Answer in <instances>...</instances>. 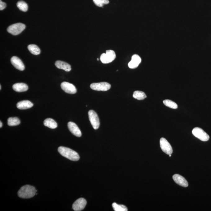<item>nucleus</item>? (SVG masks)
Listing matches in <instances>:
<instances>
[{
	"label": "nucleus",
	"instance_id": "f257e3e1",
	"mask_svg": "<svg viewBox=\"0 0 211 211\" xmlns=\"http://www.w3.org/2000/svg\"><path fill=\"white\" fill-rule=\"evenodd\" d=\"M58 151L62 156L73 161L79 160V155L76 152L69 148L61 146L58 148Z\"/></svg>",
	"mask_w": 211,
	"mask_h": 211
},
{
	"label": "nucleus",
	"instance_id": "f03ea898",
	"mask_svg": "<svg viewBox=\"0 0 211 211\" xmlns=\"http://www.w3.org/2000/svg\"><path fill=\"white\" fill-rule=\"evenodd\" d=\"M37 191L34 187L29 185H26L20 188L18 192V195L22 198L28 199L34 197L36 194Z\"/></svg>",
	"mask_w": 211,
	"mask_h": 211
},
{
	"label": "nucleus",
	"instance_id": "7ed1b4c3",
	"mask_svg": "<svg viewBox=\"0 0 211 211\" xmlns=\"http://www.w3.org/2000/svg\"><path fill=\"white\" fill-rule=\"evenodd\" d=\"M25 28V25L24 24L16 23L9 26L7 28V31L13 35H17L21 34Z\"/></svg>",
	"mask_w": 211,
	"mask_h": 211
},
{
	"label": "nucleus",
	"instance_id": "20e7f679",
	"mask_svg": "<svg viewBox=\"0 0 211 211\" xmlns=\"http://www.w3.org/2000/svg\"><path fill=\"white\" fill-rule=\"evenodd\" d=\"M115 58V52L111 50H109L106 51V53H103L101 55L100 60L104 64H107L111 63Z\"/></svg>",
	"mask_w": 211,
	"mask_h": 211
},
{
	"label": "nucleus",
	"instance_id": "39448f33",
	"mask_svg": "<svg viewBox=\"0 0 211 211\" xmlns=\"http://www.w3.org/2000/svg\"><path fill=\"white\" fill-rule=\"evenodd\" d=\"M192 133L194 136L200 141H209V136L200 128H194L192 130Z\"/></svg>",
	"mask_w": 211,
	"mask_h": 211
},
{
	"label": "nucleus",
	"instance_id": "423d86ee",
	"mask_svg": "<svg viewBox=\"0 0 211 211\" xmlns=\"http://www.w3.org/2000/svg\"><path fill=\"white\" fill-rule=\"evenodd\" d=\"M89 119L93 129H97L100 126V122L97 113L93 110H90L88 112Z\"/></svg>",
	"mask_w": 211,
	"mask_h": 211
},
{
	"label": "nucleus",
	"instance_id": "0eeeda50",
	"mask_svg": "<svg viewBox=\"0 0 211 211\" xmlns=\"http://www.w3.org/2000/svg\"><path fill=\"white\" fill-rule=\"evenodd\" d=\"M90 88L96 91H106L110 89V84L106 82L93 83L90 86Z\"/></svg>",
	"mask_w": 211,
	"mask_h": 211
},
{
	"label": "nucleus",
	"instance_id": "6e6552de",
	"mask_svg": "<svg viewBox=\"0 0 211 211\" xmlns=\"http://www.w3.org/2000/svg\"><path fill=\"white\" fill-rule=\"evenodd\" d=\"M160 146L162 151L167 155H171L173 153L172 147L165 138H162L160 140Z\"/></svg>",
	"mask_w": 211,
	"mask_h": 211
},
{
	"label": "nucleus",
	"instance_id": "1a4fd4ad",
	"mask_svg": "<svg viewBox=\"0 0 211 211\" xmlns=\"http://www.w3.org/2000/svg\"><path fill=\"white\" fill-rule=\"evenodd\" d=\"M62 89L66 93L69 94H75L77 92L76 87L73 84L67 82L62 83L61 84Z\"/></svg>",
	"mask_w": 211,
	"mask_h": 211
},
{
	"label": "nucleus",
	"instance_id": "9d476101",
	"mask_svg": "<svg viewBox=\"0 0 211 211\" xmlns=\"http://www.w3.org/2000/svg\"><path fill=\"white\" fill-rule=\"evenodd\" d=\"M87 204V200L83 198L77 200L72 205V209L75 211H82L84 209Z\"/></svg>",
	"mask_w": 211,
	"mask_h": 211
},
{
	"label": "nucleus",
	"instance_id": "9b49d317",
	"mask_svg": "<svg viewBox=\"0 0 211 211\" xmlns=\"http://www.w3.org/2000/svg\"><path fill=\"white\" fill-rule=\"evenodd\" d=\"M68 127L69 131L72 133L76 137H80L81 136L82 133L78 126L75 123L72 122H69L68 123Z\"/></svg>",
	"mask_w": 211,
	"mask_h": 211
},
{
	"label": "nucleus",
	"instance_id": "f8f14e48",
	"mask_svg": "<svg viewBox=\"0 0 211 211\" xmlns=\"http://www.w3.org/2000/svg\"><path fill=\"white\" fill-rule=\"evenodd\" d=\"M11 62L13 65L18 70L20 71H23L25 69V66L24 63L18 57L13 56L11 59Z\"/></svg>",
	"mask_w": 211,
	"mask_h": 211
},
{
	"label": "nucleus",
	"instance_id": "ddd939ff",
	"mask_svg": "<svg viewBox=\"0 0 211 211\" xmlns=\"http://www.w3.org/2000/svg\"><path fill=\"white\" fill-rule=\"evenodd\" d=\"M173 177L174 181L177 184L182 186L185 187H186L188 186V184L187 181L181 175L176 174L173 175Z\"/></svg>",
	"mask_w": 211,
	"mask_h": 211
},
{
	"label": "nucleus",
	"instance_id": "4468645a",
	"mask_svg": "<svg viewBox=\"0 0 211 211\" xmlns=\"http://www.w3.org/2000/svg\"><path fill=\"white\" fill-rule=\"evenodd\" d=\"M141 62V58L139 56L134 55L132 56V60L128 63V67L129 68L134 69L138 67Z\"/></svg>",
	"mask_w": 211,
	"mask_h": 211
},
{
	"label": "nucleus",
	"instance_id": "2eb2a0df",
	"mask_svg": "<svg viewBox=\"0 0 211 211\" xmlns=\"http://www.w3.org/2000/svg\"><path fill=\"white\" fill-rule=\"evenodd\" d=\"M34 106L31 102L29 101L25 100L18 102L16 104V107L18 109L20 110H25L32 107Z\"/></svg>",
	"mask_w": 211,
	"mask_h": 211
},
{
	"label": "nucleus",
	"instance_id": "dca6fc26",
	"mask_svg": "<svg viewBox=\"0 0 211 211\" xmlns=\"http://www.w3.org/2000/svg\"><path fill=\"white\" fill-rule=\"evenodd\" d=\"M55 65L58 69H62L66 72H70L71 70V66L67 63L61 61H57Z\"/></svg>",
	"mask_w": 211,
	"mask_h": 211
},
{
	"label": "nucleus",
	"instance_id": "f3484780",
	"mask_svg": "<svg viewBox=\"0 0 211 211\" xmlns=\"http://www.w3.org/2000/svg\"><path fill=\"white\" fill-rule=\"evenodd\" d=\"M13 88L15 91L21 92L27 91L28 87L26 84L24 83H17L13 84Z\"/></svg>",
	"mask_w": 211,
	"mask_h": 211
},
{
	"label": "nucleus",
	"instance_id": "a211bd4d",
	"mask_svg": "<svg viewBox=\"0 0 211 211\" xmlns=\"http://www.w3.org/2000/svg\"><path fill=\"white\" fill-rule=\"evenodd\" d=\"M45 126L51 129H55L58 126V124L56 122L52 119L47 118L43 122Z\"/></svg>",
	"mask_w": 211,
	"mask_h": 211
},
{
	"label": "nucleus",
	"instance_id": "6ab92c4d",
	"mask_svg": "<svg viewBox=\"0 0 211 211\" xmlns=\"http://www.w3.org/2000/svg\"><path fill=\"white\" fill-rule=\"evenodd\" d=\"M29 51L34 55H37L40 53V50L37 45L31 44L28 46Z\"/></svg>",
	"mask_w": 211,
	"mask_h": 211
},
{
	"label": "nucleus",
	"instance_id": "aec40b11",
	"mask_svg": "<svg viewBox=\"0 0 211 211\" xmlns=\"http://www.w3.org/2000/svg\"><path fill=\"white\" fill-rule=\"evenodd\" d=\"M134 98L138 100H142L146 98L147 97L146 94L144 92L140 91H136L134 92L133 94Z\"/></svg>",
	"mask_w": 211,
	"mask_h": 211
},
{
	"label": "nucleus",
	"instance_id": "412c9836",
	"mask_svg": "<svg viewBox=\"0 0 211 211\" xmlns=\"http://www.w3.org/2000/svg\"><path fill=\"white\" fill-rule=\"evenodd\" d=\"M20 123V120L17 117H10L7 120V124L9 126H16Z\"/></svg>",
	"mask_w": 211,
	"mask_h": 211
},
{
	"label": "nucleus",
	"instance_id": "4be33fe9",
	"mask_svg": "<svg viewBox=\"0 0 211 211\" xmlns=\"http://www.w3.org/2000/svg\"><path fill=\"white\" fill-rule=\"evenodd\" d=\"M17 7L20 10L24 12H26L28 10V5L25 1H19L17 3Z\"/></svg>",
	"mask_w": 211,
	"mask_h": 211
},
{
	"label": "nucleus",
	"instance_id": "5701e85b",
	"mask_svg": "<svg viewBox=\"0 0 211 211\" xmlns=\"http://www.w3.org/2000/svg\"><path fill=\"white\" fill-rule=\"evenodd\" d=\"M114 210L115 211H128L127 208L123 205L117 204L115 203H113L112 205Z\"/></svg>",
	"mask_w": 211,
	"mask_h": 211
},
{
	"label": "nucleus",
	"instance_id": "b1692460",
	"mask_svg": "<svg viewBox=\"0 0 211 211\" xmlns=\"http://www.w3.org/2000/svg\"><path fill=\"white\" fill-rule=\"evenodd\" d=\"M163 103L166 106L170 108H173V109H176L178 107L177 104L173 101L168 100V99H166V100H164Z\"/></svg>",
	"mask_w": 211,
	"mask_h": 211
},
{
	"label": "nucleus",
	"instance_id": "393cba45",
	"mask_svg": "<svg viewBox=\"0 0 211 211\" xmlns=\"http://www.w3.org/2000/svg\"><path fill=\"white\" fill-rule=\"evenodd\" d=\"M93 1L96 6L99 7H102L109 3L108 0H93Z\"/></svg>",
	"mask_w": 211,
	"mask_h": 211
},
{
	"label": "nucleus",
	"instance_id": "a878e982",
	"mask_svg": "<svg viewBox=\"0 0 211 211\" xmlns=\"http://www.w3.org/2000/svg\"><path fill=\"white\" fill-rule=\"evenodd\" d=\"M6 7H7V5H6L5 3L3 2L1 0L0 1V10H4L6 8Z\"/></svg>",
	"mask_w": 211,
	"mask_h": 211
},
{
	"label": "nucleus",
	"instance_id": "bb28decb",
	"mask_svg": "<svg viewBox=\"0 0 211 211\" xmlns=\"http://www.w3.org/2000/svg\"><path fill=\"white\" fill-rule=\"evenodd\" d=\"M2 122L1 121L0 122V128H2Z\"/></svg>",
	"mask_w": 211,
	"mask_h": 211
},
{
	"label": "nucleus",
	"instance_id": "cd10ccee",
	"mask_svg": "<svg viewBox=\"0 0 211 211\" xmlns=\"http://www.w3.org/2000/svg\"><path fill=\"white\" fill-rule=\"evenodd\" d=\"M1 86H0V90H1Z\"/></svg>",
	"mask_w": 211,
	"mask_h": 211
},
{
	"label": "nucleus",
	"instance_id": "c85d7f7f",
	"mask_svg": "<svg viewBox=\"0 0 211 211\" xmlns=\"http://www.w3.org/2000/svg\"><path fill=\"white\" fill-rule=\"evenodd\" d=\"M97 60H98H98H99V59H98V58H97Z\"/></svg>",
	"mask_w": 211,
	"mask_h": 211
}]
</instances>
